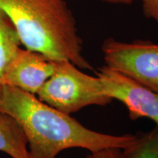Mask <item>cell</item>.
I'll list each match as a JSON object with an SVG mask.
<instances>
[{"label":"cell","mask_w":158,"mask_h":158,"mask_svg":"<svg viewBox=\"0 0 158 158\" xmlns=\"http://www.w3.org/2000/svg\"><path fill=\"white\" fill-rule=\"evenodd\" d=\"M0 112L21 124L28 141L30 158H56L63 150L81 148L90 152L109 147L124 149L137 135H113L88 129L66 114L40 100L35 94L0 84Z\"/></svg>","instance_id":"obj_1"},{"label":"cell","mask_w":158,"mask_h":158,"mask_svg":"<svg viewBox=\"0 0 158 158\" xmlns=\"http://www.w3.org/2000/svg\"><path fill=\"white\" fill-rule=\"evenodd\" d=\"M21 44L53 60H68L78 68L93 70L83 55V41L65 0H0Z\"/></svg>","instance_id":"obj_2"},{"label":"cell","mask_w":158,"mask_h":158,"mask_svg":"<svg viewBox=\"0 0 158 158\" xmlns=\"http://www.w3.org/2000/svg\"><path fill=\"white\" fill-rule=\"evenodd\" d=\"M79 69L70 61H56L54 73L37 92V98L68 115L86 106H105L113 101L99 77Z\"/></svg>","instance_id":"obj_3"},{"label":"cell","mask_w":158,"mask_h":158,"mask_svg":"<svg viewBox=\"0 0 158 158\" xmlns=\"http://www.w3.org/2000/svg\"><path fill=\"white\" fill-rule=\"evenodd\" d=\"M101 50L106 66L158 93V43L108 38Z\"/></svg>","instance_id":"obj_4"},{"label":"cell","mask_w":158,"mask_h":158,"mask_svg":"<svg viewBox=\"0 0 158 158\" xmlns=\"http://www.w3.org/2000/svg\"><path fill=\"white\" fill-rule=\"evenodd\" d=\"M95 74L101 80L106 94L126 106L130 119L148 118L158 126L157 92L142 86L106 64L99 68Z\"/></svg>","instance_id":"obj_5"},{"label":"cell","mask_w":158,"mask_h":158,"mask_svg":"<svg viewBox=\"0 0 158 158\" xmlns=\"http://www.w3.org/2000/svg\"><path fill=\"white\" fill-rule=\"evenodd\" d=\"M56 65V60L20 47L6 67L2 84L36 94L54 73Z\"/></svg>","instance_id":"obj_6"},{"label":"cell","mask_w":158,"mask_h":158,"mask_svg":"<svg viewBox=\"0 0 158 158\" xmlns=\"http://www.w3.org/2000/svg\"><path fill=\"white\" fill-rule=\"evenodd\" d=\"M0 152L11 158H30L27 136L16 119L0 112Z\"/></svg>","instance_id":"obj_7"},{"label":"cell","mask_w":158,"mask_h":158,"mask_svg":"<svg viewBox=\"0 0 158 158\" xmlns=\"http://www.w3.org/2000/svg\"><path fill=\"white\" fill-rule=\"evenodd\" d=\"M21 45L14 27L0 10V84L2 83L6 67Z\"/></svg>","instance_id":"obj_8"},{"label":"cell","mask_w":158,"mask_h":158,"mask_svg":"<svg viewBox=\"0 0 158 158\" xmlns=\"http://www.w3.org/2000/svg\"><path fill=\"white\" fill-rule=\"evenodd\" d=\"M122 158H158V126L137 135L135 141L122 151Z\"/></svg>","instance_id":"obj_9"},{"label":"cell","mask_w":158,"mask_h":158,"mask_svg":"<svg viewBox=\"0 0 158 158\" xmlns=\"http://www.w3.org/2000/svg\"><path fill=\"white\" fill-rule=\"evenodd\" d=\"M143 15L158 26V0H140Z\"/></svg>","instance_id":"obj_10"},{"label":"cell","mask_w":158,"mask_h":158,"mask_svg":"<svg viewBox=\"0 0 158 158\" xmlns=\"http://www.w3.org/2000/svg\"><path fill=\"white\" fill-rule=\"evenodd\" d=\"M122 149L109 147L91 152L86 158H122Z\"/></svg>","instance_id":"obj_11"},{"label":"cell","mask_w":158,"mask_h":158,"mask_svg":"<svg viewBox=\"0 0 158 158\" xmlns=\"http://www.w3.org/2000/svg\"><path fill=\"white\" fill-rule=\"evenodd\" d=\"M106 3L115 4V5H130L135 0H101Z\"/></svg>","instance_id":"obj_12"}]
</instances>
